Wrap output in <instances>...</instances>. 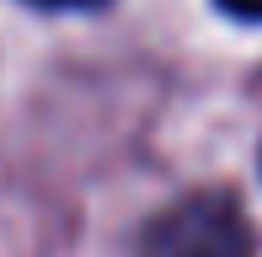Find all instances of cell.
Masks as SVG:
<instances>
[{"instance_id":"3957f363","label":"cell","mask_w":262,"mask_h":257,"mask_svg":"<svg viewBox=\"0 0 262 257\" xmlns=\"http://www.w3.org/2000/svg\"><path fill=\"white\" fill-rule=\"evenodd\" d=\"M32 6H49V11H91V6H107V0H32Z\"/></svg>"},{"instance_id":"6da1fadb","label":"cell","mask_w":262,"mask_h":257,"mask_svg":"<svg viewBox=\"0 0 262 257\" xmlns=\"http://www.w3.org/2000/svg\"><path fill=\"white\" fill-rule=\"evenodd\" d=\"M134 257H257V247L230 193H187L145 225Z\"/></svg>"},{"instance_id":"7a4b0ae2","label":"cell","mask_w":262,"mask_h":257,"mask_svg":"<svg viewBox=\"0 0 262 257\" xmlns=\"http://www.w3.org/2000/svg\"><path fill=\"white\" fill-rule=\"evenodd\" d=\"M220 11H230L235 22H262V0H214Z\"/></svg>"}]
</instances>
